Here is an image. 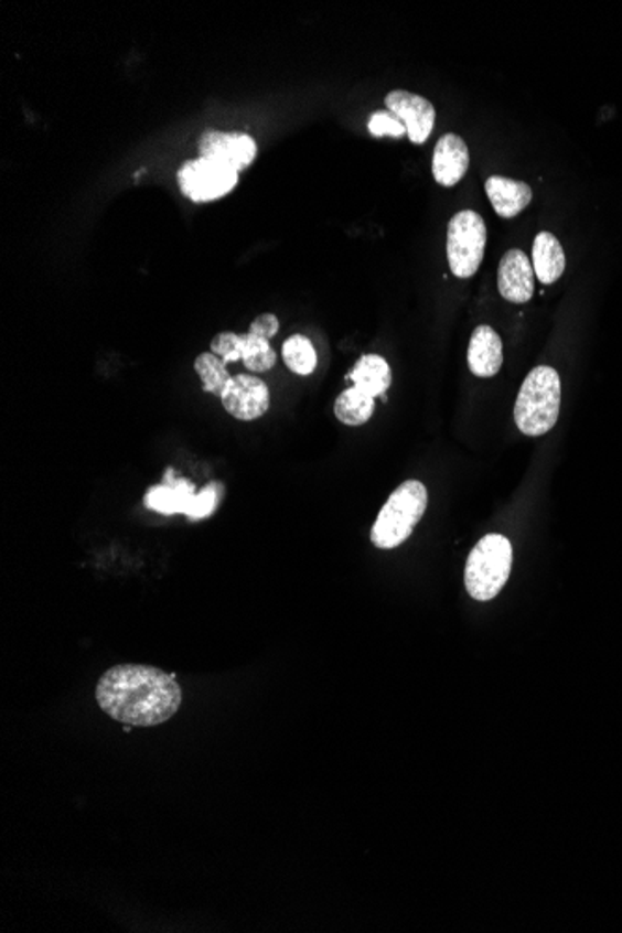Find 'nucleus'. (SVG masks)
Listing matches in <instances>:
<instances>
[{"label": "nucleus", "instance_id": "nucleus-1", "mask_svg": "<svg viewBox=\"0 0 622 933\" xmlns=\"http://www.w3.org/2000/svg\"><path fill=\"white\" fill-rule=\"evenodd\" d=\"M97 705L115 721L131 727H156L175 716L183 694L174 675L151 665H115L99 678Z\"/></svg>", "mask_w": 622, "mask_h": 933}, {"label": "nucleus", "instance_id": "nucleus-2", "mask_svg": "<svg viewBox=\"0 0 622 933\" xmlns=\"http://www.w3.org/2000/svg\"><path fill=\"white\" fill-rule=\"evenodd\" d=\"M561 408V378L554 367H535L522 384L515 421L526 437H543L556 427Z\"/></svg>", "mask_w": 622, "mask_h": 933}, {"label": "nucleus", "instance_id": "nucleus-3", "mask_svg": "<svg viewBox=\"0 0 622 933\" xmlns=\"http://www.w3.org/2000/svg\"><path fill=\"white\" fill-rule=\"evenodd\" d=\"M429 494L423 483L405 481L384 503L373 526L372 543L380 550H392L412 535L414 527L426 515Z\"/></svg>", "mask_w": 622, "mask_h": 933}, {"label": "nucleus", "instance_id": "nucleus-4", "mask_svg": "<svg viewBox=\"0 0 622 933\" xmlns=\"http://www.w3.org/2000/svg\"><path fill=\"white\" fill-rule=\"evenodd\" d=\"M513 567V546L503 535H486L468 557L464 583L473 600L496 599L507 583Z\"/></svg>", "mask_w": 622, "mask_h": 933}, {"label": "nucleus", "instance_id": "nucleus-5", "mask_svg": "<svg viewBox=\"0 0 622 933\" xmlns=\"http://www.w3.org/2000/svg\"><path fill=\"white\" fill-rule=\"evenodd\" d=\"M486 224L475 211H461L448 226L449 269L457 278H472L483 264Z\"/></svg>", "mask_w": 622, "mask_h": 933}, {"label": "nucleus", "instance_id": "nucleus-6", "mask_svg": "<svg viewBox=\"0 0 622 933\" xmlns=\"http://www.w3.org/2000/svg\"><path fill=\"white\" fill-rule=\"evenodd\" d=\"M239 181V172L218 162L197 157L178 170V185L194 204H210L228 196Z\"/></svg>", "mask_w": 622, "mask_h": 933}, {"label": "nucleus", "instance_id": "nucleus-7", "mask_svg": "<svg viewBox=\"0 0 622 933\" xmlns=\"http://www.w3.org/2000/svg\"><path fill=\"white\" fill-rule=\"evenodd\" d=\"M200 157L240 172L258 157V144L245 132L205 131L197 142Z\"/></svg>", "mask_w": 622, "mask_h": 933}, {"label": "nucleus", "instance_id": "nucleus-8", "mask_svg": "<svg viewBox=\"0 0 622 933\" xmlns=\"http://www.w3.org/2000/svg\"><path fill=\"white\" fill-rule=\"evenodd\" d=\"M221 401L229 416L240 421H254L269 410V386L254 375H237L229 380Z\"/></svg>", "mask_w": 622, "mask_h": 933}, {"label": "nucleus", "instance_id": "nucleus-9", "mask_svg": "<svg viewBox=\"0 0 622 933\" xmlns=\"http://www.w3.org/2000/svg\"><path fill=\"white\" fill-rule=\"evenodd\" d=\"M386 108L405 124L412 144H423L427 138L431 137L437 110L426 97L407 90L389 92L386 96Z\"/></svg>", "mask_w": 622, "mask_h": 933}, {"label": "nucleus", "instance_id": "nucleus-10", "mask_svg": "<svg viewBox=\"0 0 622 933\" xmlns=\"http://www.w3.org/2000/svg\"><path fill=\"white\" fill-rule=\"evenodd\" d=\"M497 291L513 304H526L535 294V270L532 259L518 248L508 250L497 269Z\"/></svg>", "mask_w": 622, "mask_h": 933}, {"label": "nucleus", "instance_id": "nucleus-11", "mask_svg": "<svg viewBox=\"0 0 622 933\" xmlns=\"http://www.w3.org/2000/svg\"><path fill=\"white\" fill-rule=\"evenodd\" d=\"M470 150L459 135L448 132L438 140L432 156V175L438 185L455 186L467 175Z\"/></svg>", "mask_w": 622, "mask_h": 933}, {"label": "nucleus", "instance_id": "nucleus-12", "mask_svg": "<svg viewBox=\"0 0 622 933\" xmlns=\"http://www.w3.org/2000/svg\"><path fill=\"white\" fill-rule=\"evenodd\" d=\"M196 492L194 485L186 479H174V472L168 470L167 479L161 485L151 486L146 494V507L161 513V515H189Z\"/></svg>", "mask_w": 622, "mask_h": 933}, {"label": "nucleus", "instance_id": "nucleus-13", "mask_svg": "<svg viewBox=\"0 0 622 933\" xmlns=\"http://www.w3.org/2000/svg\"><path fill=\"white\" fill-rule=\"evenodd\" d=\"M503 365V345L496 330L491 326H478L473 330L468 347V367L479 378H491L500 373Z\"/></svg>", "mask_w": 622, "mask_h": 933}, {"label": "nucleus", "instance_id": "nucleus-14", "mask_svg": "<svg viewBox=\"0 0 622 933\" xmlns=\"http://www.w3.org/2000/svg\"><path fill=\"white\" fill-rule=\"evenodd\" d=\"M486 196L492 207L502 218H513L521 215L527 205L532 204V186L524 181L508 180L503 175H492L485 183Z\"/></svg>", "mask_w": 622, "mask_h": 933}, {"label": "nucleus", "instance_id": "nucleus-15", "mask_svg": "<svg viewBox=\"0 0 622 933\" xmlns=\"http://www.w3.org/2000/svg\"><path fill=\"white\" fill-rule=\"evenodd\" d=\"M567 267L565 251L556 235L540 232L533 240V270L543 283L550 286L561 278Z\"/></svg>", "mask_w": 622, "mask_h": 933}, {"label": "nucleus", "instance_id": "nucleus-16", "mask_svg": "<svg viewBox=\"0 0 622 933\" xmlns=\"http://www.w3.org/2000/svg\"><path fill=\"white\" fill-rule=\"evenodd\" d=\"M348 380L362 394L375 399L378 395L386 394L392 386V369L383 356L365 354L348 373Z\"/></svg>", "mask_w": 622, "mask_h": 933}, {"label": "nucleus", "instance_id": "nucleus-17", "mask_svg": "<svg viewBox=\"0 0 622 933\" xmlns=\"http://www.w3.org/2000/svg\"><path fill=\"white\" fill-rule=\"evenodd\" d=\"M373 412H375V399L362 394L354 386L340 394L334 403L335 418L340 419L343 426H364L372 419Z\"/></svg>", "mask_w": 622, "mask_h": 933}, {"label": "nucleus", "instance_id": "nucleus-18", "mask_svg": "<svg viewBox=\"0 0 622 933\" xmlns=\"http://www.w3.org/2000/svg\"><path fill=\"white\" fill-rule=\"evenodd\" d=\"M194 372L197 373V377L202 380V388L207 394L216 395V397H222L224 389H226L229 380H232L228 364L213 353L200 354L194 360Z\"/></svg>", "mask_w": 622, "mask_h": 933}, {"label": "nucleus", "instance_id": "nucleus-19", "mask_svg": "<svg viewBox=\"0 0 622 933\" xmlns=\"http://www.w3.org/2000/svg\"><path fill=\"white\" fill-rule=\"evenodd\" d=\"M281 358L297 375H311L318 367V353L304 335H291L281 347Z\"/></svg>", "mask_w": 622, "mask_h": 933}, {"label": "nucleus", "instance_id": "nucleus-20", "mask_svg": "<svg viewBox=\"0 0 622 933\" xmlns=\"http://www.w3.org/2000/svg\"><path fill=\"white\" fill-rule=\"evenodd\" d=\"M243 362H245L246 369L251 373H265L272 369L276 364L275 348L270 347L269 340L258 337V335L248 334L243 335Z\"/></svg>", "mask_w": 622, "mask_h": 933}, {"label": "nucleus", "instance_id": "nucleus-21", "mask_svg": "<svg viewBox=\"0 0 622 933\" xmlns=\"http://www.w3.org/2000/svg\"><path fill=\"white\" fill-rule=\"evenodd\" d=\"M367 129H369L373 137L377 138H401L407 135V127H405V124H403V121L399 120L394 112H389V110H377V112L369 118V121H367Z\"/></svg>", "mask_w": 622, "mask_h": 933}, {"label": "nucleus", "instance_id": "nucleus-22", "mask_svg": "<svg viewBox=\"0 0 622 933\" xmlns=\"http://www.w3.org/2000/svg\"><path fill=\"white\" fill-rule=\"evenodd\" d=\"M240 347H243V335L234 334V332H221L211 342V353L216 354L226 364H234L243 358Z\"/></svg>", "mask_w": 622, "mask_h": 933}, {"label": "nucleus", "instance_id": "nucleus-23", "mask_svg": "<svg viewBox=\"0 0 622 933\" xmlns=\"http://www.w3.org/2000/svg\"><path fill=\"white\" fill-rule=\"evenodd\" d=\"M218 485L216 483H211L210 486H205L204 491L197 492L196 497H194V503H192L191 511H189V518L191 521H202V518H210L213 513H215V508L218 507Z\"/></svg>", "mask_w": 622, "mask_h": 933}, {"label": "nucleus", "instance_id": "nucleus-24", "mask_svg": "<svg viewBox=\"0 0 622 933\" xmlns=\"http://www.w3.org/2000/svg\"><path fill=\"white\" fill-rule=\"evenodd\" d=\"M278 330H280V321L276 315L272 313H264V315H259L254 323L250 324V330H248V334L258 335V337H264V340H272L276 334H278Z\"/></svg>", "mask_w": 622, "mask_h": 933}]
</instances>
